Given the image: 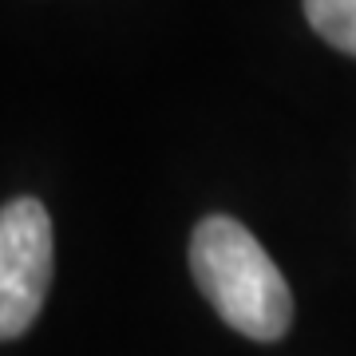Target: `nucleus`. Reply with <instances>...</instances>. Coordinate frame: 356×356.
Returning <instances> with one entry per match:
<instances>
[{
  "label": "nucleus",
  "mask_w": 356,
  "mask_h": 356,
  "mask_svg": "<svg viewBox=\"0 0 356 356\" xmlns=\"http://www.w3.org/2000/svg\"><path fill=\"white\" fill-rule=\"evenodd\" d=\"M191 273L214 313L250 341H281L293 325V293L254 234L226 214L194 226Z\"/></svg>",
  "instance_id": "1"
},
{
  "label": "nucleus",
  "mask_w": 356,
  "mask_h": 356,
  "mask_svg": "<svg viewBox=\"0 0 356 356\" xmlns=\"http://www.w3.org/2000/svg\"><path fill=\"white\" fill-rule=\"evenodd\" d=\"M51 285V218L40 198L0 206V341L32 329Z\"/></svg>",
  "instance_id": "2"
},
{
  "label": "nucleus",
  "mask_w": 356,
  "mask_h": 356,
  "mask_svg": "<svg viewBox=\"0 0 356 356\" xmlns=\"http://www.w3.org/2000/svg\"><path fill=\"white\" fill-rule=\"evenodd\" d=\"M305 20L325 44L356 56V0H305Z\"/></svg>",
  "instance_id": "3"
}]
</instances>
